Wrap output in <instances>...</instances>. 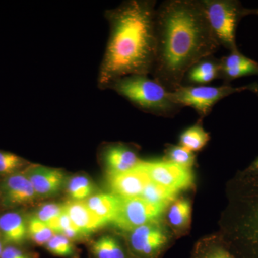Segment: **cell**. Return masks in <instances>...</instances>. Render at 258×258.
I'll use <instances>...</instances> for the list:
<instances>
[{
    "instance_id": "cell-1",
    "label": "cell",
    "mask_w": 258,
    "mask_h": 258,
    "mask_svg": "<svg viewBox=\"0 0 258 258\" xmlns=\"http://www.w3.org/2000/svg\"><path fill=\"white\" fill-rule=\"evenodd\" d=\"M156 53L151 76L170 92L182 86L185 74L220 45L201 0H166L156 10Z\"/></svg>"
},
{
    "instance_id": "cell-2",
    "label": "cell",
    "mask_w": 258,
    "mask_h": 258,
    "mask_svg": "<svg viewBox=\"0 0 258 258\" xmlns=\"http://www.w3.org/2000/svg\"><path fill=\"white\" fill-rule=\"evenodd\" d=\"M156 5L155 0H128L105 13L110 32L98 73V88L108 89L125 76L152 74Z\"/></svg>"
},
{
    "instance_id": "cell-3",
    "label": "cell",
    "mask_w": 258,
    "mask_h": 258,
    "mask_svg": "<svg viewBox=\"0 0 258 258\" xmlns=\"http://www.w3.org/2000/svg\"><path fill=\"white\" fill-rule=\"evenodd\" d=\"M231 193L228 235L224 243L236 258H258V175L241 173Z\"/></svg>"
},
{
    "instance_id": "cell-4",
    "label": "cell",
    "mask_w": 258,
    "mask_h": 258,
    "mask_svg": "<svg viewBox=\"0 0 258 258\" xmlns=\"http://www.w3.org/2000/svg\"><path fill=\"white\" fill-rule=\"evenodd\" d=\"M113 90L144 113L172 118L182 110L173 101L170 91L148 75H132L117 80Z\"/></svg>"
},
{
    "instance_id": "cell-5",
    "label": "cell",
    "mask_w": 258,
    "mask_h": 258,
    "mask_svg": "<svg viewBox=\"0 0 258 258\" xmlns=\"http://www.w3.org/2000/svg\"><path fill=\"white\" fill-rule=\"evenodd\" d=\"M214 36L220 46L230 52L238 51L237 26L242 18L254 14V9L243 7L237 0H201Z\"/></svg>"
},
{
    "instance_id": "cell-6",
    "label": "cell",
    "mask_w": 258,
    "mask_h": 258,
    "mask_svg": "<svg viewBox=\"0 0 258 258\" xmlns=\"http://www.w3.org/2000/svg\"><path fill=\"white\" fill-rule=\"evenodd\" d=\"M246 91L245 86L233 87L230 84L220 86H182L171 92V98L176 104L193 108L203 120L211 113L218 102L234 93Z\"/></svg>"
},
{
    "instance_id": "cell-7",
    "label": "cell",
    "mask_w": 258,
    "mask_h": 258,
    "mask_svg": "<svg viewBox=\"0 0 258 258\" xmlns=\"http://www.w3.org/2000/svg\"><path fill=\"white\" fill-rule=\"evenodd\" d=\"M164 210L165 208L149 203L140 197L120 198L119 206L112 222L120 230L132 232L141 226L153 223Z\"/></svg>"
},
{
    "instance_id": "cell-8",
    "label": "cell",
    "mask_w": 258,
    "mask_h": 258,
    "mask_svg": "<svg viewBox=\"0 0 258 258\" xmlns=\"http://www.w3.org/2000/svg\"><path fill=\"white\" fill-rule=\"evenodd\" d=\"M138 167L152 182L178 192L187 189L193 182L191 169L176 165L167 161H142Z\"/></svg>"
},
{
    "instance_id": "cell-9",
    "label": "cell",
    "mask_w": 258,
    "mask_h": 258,
    "mask_svg": "<svg viewBox=\"0 0 258 258\" xmlns=\"http://www.w3.org/2000/svg\"><path fill=\"white\" fill-rule=\"evenodd\" d=\"M167 237L153 223L141 226L132 231L129 245L137 258H157L165 249Z\"/></svg>"
},
{
    "instance_id": "cell-10",
    "label": "cell",
    "mask_w": 258,
    "mask_h": 258,
    "mask_svg": "<svg viewBox=\"0 0 258 258\" xmlns=\"http://www.w3.org/2000/svg\"><path fill=\"white\" fill-rule=\"evenodd\" d=\"M31 183L37 197H51L60 191L66 182V174L62 169L40 164H29L23 171Z\"/></svg>"
},
{
    "instance_id": "cell-11",
    "label": "cell",
    "mask_w": 258,
    "mask_h": 258,
    "mask_svg": "<svg viewBox=\"0 0 258 258\" xmlns=\"http://www.w3.org/2000/svg\"><path fill=\"white\" fill-rule=\"evenodd\" d=\"M3 202L8 207L32 204L37 198L33 186L23 171L8 176L2 185Z\"/></svg>"
},
{
    "instance_id": "cell-12",
    "label": "cell",
    "mask_w": 258,
    "mask_h": 258,
    "mask_svg": "<svg viewBox=\"0 0 258 258\" xmlns=\"http://www.w3.org/2000/svg\"><path fill=\"white\" fill-rule=\"evenodd\" d=\"M150 181L149 176L139 169L138 165L126 172L108 175L112 194L120 198L140 197Z\"/></svg>"
},
{
    "instance_id": "cell-13",
    "label": "cell",
    "mask_w": 258,
    "mask_h": 258,
    "mask_svg": "<svg viewBox=\"0 0 258 258\" xmlns=\"http://www.w3.org/2000/svg\"><path fill=\"white\" fill-rule=\"evenodd\" d=\"M102 158L108 175L132 170L141 161L137 151L123 144H113L107 146L102 153Z\"/></svg>"
},
{
    "instance_id": "cell-14",
    "label": "cell",
    "mask_w": 258,
    "mask_h": 258,
    "mask_svg": "<svg viewBox=\"0 0 258 258\" xmlns=\"http://www.w3.org/2000/svg\"><path fill=\"white\" fill-rule=\"evenodd\" d=\"M220 79L225 84L245 76H258V62L246 57L240 50L230 52L220 59Z\"/></svg>"
},
{
    "instance_id": "cell-15",
    "label": "cell",
    "mask_w": 258,
    "mask_h": 258,
    "mask_svg": "<svg viewBox=\"0 0 258 258\" xmlns=\"http://www.w3.org/2000/svg\"><path fill=\"white\" fill-rule=\"evenodd\" d=\"M63 205L64 211L83 237L96 232L105 225L93 215L85 201L69 200Z\"/></svg>"
},
{
    "instance_id": "cell-16",
    "label": "cell",
    "mask_w": 258,
    "mask_h": 258,
    "mask_svg": "<svg viewBox=\"0 0 258 258\" xmlns=\"http://www.w3.org/2000/svg\"><path fill=\"white\" fill-rule=\"evenodd\" d=\"M220 59L210 55L196 62L185 74L184 86H205L220 79Z\"/></svg>"
},
{
    "instance_id": "cell-17",
    "label": "cell",
    "mask_w": 258,
    "mask_h": 258,
    "mask_svg": "<svg viewBox=\"0 0 258 258\" xmlns=\"http://www.w3.org/2000/svg\"><path fill=\"white\" fill-rule=\"evenodd\" d=\"M0 233L7 243H22L28 237V222L18 212H7L0 217Z\"/></svg>"
},
{
    "instance_id": "cell-18",
    "label": "cell",
    "mask_w": 258,
    "mask_h": 258,
    "mask_svg": "<svg viewBox=\"0 0 258 258\" xmlns=\"http://www.w3.org/2000/svg\"><path fill=\"white\" fill-rule=\"evenodd\" d=\"M85 202L93 215L106 225L114 219L119 206L120 198L113 194L101 193L92 195Z\"/></svg>"
},
{
    "instance_id": "cell-19",
    "label": "cell",
    "mask_w": 258,
    "mask_h": 258,
    "mask_svg": "<svg viewBox=\"0 0 258 258\" xmlns=\"http://www.w3.org/2000/svg\"><path fill=\"white\" fill-rule=\"evenodd\" d=\"M201 120L200 119L196 124L186 129L179 137L180 146L191 152L201 150L210 140V135L204 129Z\"/></svg>"
},
{
    "instance_id": "cell-20",
    "label": "cell",
    "mask_w": 258,
    "mask_h": 258,
    "mask_svg": "<svg viewBox=\"0 0 258 258\" xmlns=\"http://www.w3.org/2000/svg\"><path fill=\"white\" fill-rule=\"evenodd\" d=\"M92 252L96 258H128L121 244L109 235L103 236L94 242Z\"/></svg>"
},
{
    "instance_id": "cell-21",
    "label": "cell",
    "mask_w": 258,
    "mask_h": 258,
    "mask_svg": "<svg viewBox=\"0 0 258 258\" xmlns=\"http://www.w3.org/2000/svg\"><path fill=\"white\" fill-rule=\"evenodd\" d=\"M176 193L151 181L144 188L140 198L152 205L166 208L175 198Z\"/></svg>"
},
{
    "instance_id": "cell-22",
    "label": "cell",
    "mask_w": 258,
    "mask_h": 258,
    "mask_svg": "<svg viewBox=\"0 0 258 258\" xmlns=\"http://www.w3.org/2000/svg\"><path fill=\"white\" fill-rule=\"evenodd\" d=\"M67 190L71 200L86 201L93 195L95 187L87 176L79 175L69 180Z\"/></svg>"
},
{
    "instance_id": "cell-23",
    "label": "cell",
    "mask_w": 258,
    "mask_h": 258,
    "mask_svg": "<svg viewBox=\"0 0 258 258\" xmlns=\"http://www.w3.org/2000/svg\"><path fill=\"white\" fill-rule=\"evenodd\" d=\"M191 216V205L186 200H179L173 203L167 214L168 222L171 227L182 228L187 225Z\"/></svg>"
},
{
    "instance_id": "cell-24",
    "label": "cell",
    "mask_w": 258,
    "mask_h": 258,
    "mask_svg": "<svg viewBox=\"0 0 258 258\" xmlns=\"http://www.w3.org/2000/svg\"><path fill=\"white\" fill-rule=\"evenodd\" d=\"M63 212V205L45 204L37 210L35 217L48 226L54 233L58 234L59 220Z\"/></svg>"
},
{
    "instance_id": "cell-25",
    "label": "cell",
    "mask_w": 258,
    "mask_h": 258,
    "mask_svg": "<svg viewBox=\"0 0 258 258\" xmlns=\"http://www.w3.org/2000/svg\"><path fill=\"white\" fill-rule=\"evenodd\" d=\"M192 258H236L224 242H205L199 244Z\"/></svg>"
},
{
    "instance_id": "cell-26",
    "label": "cell",
    "mask_w": 258,
    "mask_h": 258,
    "mask_svg": "<svg viewBox=\"0 0 258 258\" xmlns=\"http://www.w3.org/2000/svg\"><path fill=\"white\" fill-rule=\"evenodd\" d=\"M28 237L37 245L46 244L55 235L53 231L36 217H32L28 222Z\"/></svg>"
},
{
    "instance_id": "cell-27",
    "label": "cell",
    "mask_w": 258,
    "mask_h": 258,
    "mask_svg": "<svg viewBox=\"0 0 258 258\" xmlns=\"http://www.w3.org/2000/svg\"><path fill=\"white\" fill-rule=\"evenodd\" d=\"M29 165L24 158L9 152L0 150V174L12 175L20 172Z\"/></svg>"
},
{
    "instance_id": "cell-28",
    "label": "cell",
    "mask_w": 258,
    "mask_h": 258,
    "mask_svg": "<svg viewBox=\"0 0 258 258\" xmlns=\"http://www.w3.org/2000/svg\"><path fill=\"white\" fill-rule=\"evenodd\" d=\"M165 158V161L188 169H191L195 161L194 152L180 145H171L166 148Z\"/></svg>"
},
{
    "instance_id": "cell-29",
    "label": "cell",
    "mask_w": 258,
    "mask_h": 258,
    "mask_svg": "<svg viewBox=\"0 0 258 258\" xmlns=\"http://www.w3.org/2000/svg\"><path fill=\"white\" fill-rule=\"evenodd\" d=\"M45 246L49 252L58 257H73L75 254V249L72 242L60 234H55Z\"/></svg>"
},
{
    "instance_id": "cell-30",
    "label": "cell",
    "mask_w": 258,
    "mask_h": 258,
    "mask_svg": "<svg viewBox=\"0 0 258 258\" xmlns=\"http://www.w3.org/2000/svg\"><path fill=\"white\" fill-rule=\"evenodd\" d=\"M0 258H30L28 254L24 253L20 250L13 246H9L3 249Z\"/></svg>"
},
{
    "instance_id": "cell-31",
    "label": "cell",
    "mask_w": 258,
    "mask_h": 258,
    "mask_svg": "<svg viewBox=\"0 0 258 258\" xmlns=\"http://www.w3.org/2000/svg\"><path fill=\"white\" fill-rule=\"evenodd\" d=\"M242 173L246 174H250V175H258V157L256 158L251 163L250 165L245 170L242 171Z\"/></svg>"
},
{
    "instance_id": "cell-32",
    "label": "cell",
    "mask_w": 258,
    "mask_h": 258,
    "mask_svg": "<svg viewBox=\"0 0 258 258\" xmlns=\"http://www.w3.org/2000/svg\"><path fill=\"white\" fill-rule=\"evenodd\" d=\"M245 86L246 91H250L252 93H254L256 96L258 98V83H250V84L247 85Z\"/></svg>"
},
{
    "instance_id": "cell-33",
    "label": "cell",
    "mask_w": 258,
    "mask_h": 258,
    "mask_svg": "<svg viewBox=\"0 0 258 258\" xmlns=\"http://www.w3.org/2000/svg\"><path fill=\"white\" fill-rule=\"evenodd\" d=\"M3 244H2L1 237H0V257H1L2 252H3Z\"/></svg>"
},
{
    "instance_id": "cell-34",
    "label": "cell",
    "mask_w": 258,
    "mask_h": 258,
    "mask_svg": "<svg viewBox=\"0 0 258 258\" xmlns=\"http://www.w3.org/2000/svg\"><path fill=\"white\" fill-rule=\"evenodd\" d=\"M254 15H257L258 16V8L257 9H254Z\"/></svg>"
}]
</instances>
